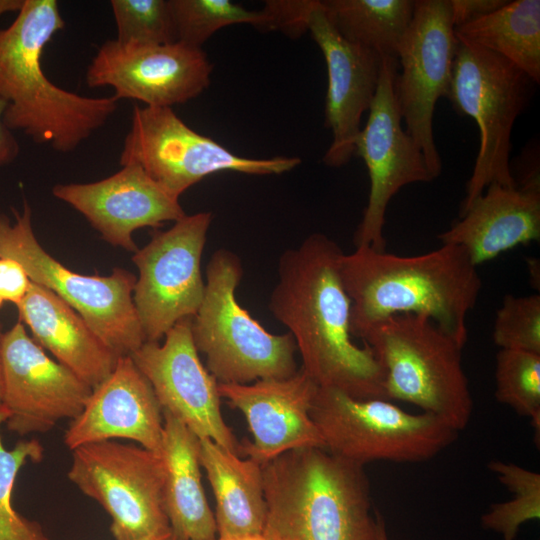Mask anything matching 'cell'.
<instances>
[{"label": "cell", "instance_id": "obj_1", "mask_svg": "<svg viewBox=\"0 0 540 540\" xmlns=\"http://www.w3.org/2000/svg\"><path fill=\"white\" fill-rule=\"evenodd\" d=\"M343 254L321 233L284 251L269 311L288 328L301 369L318 387L358 399H386L380 363L367 345L360 347L352 340V303L340 274Z\"/></svg>", "mask_w": 540, "mask_h": 540}, {"label": "cell", "instance_id": "obj_2", "mask_svg": "<svg viewBox=\"0 0 540 540\" xmlns=\"http://www.w3.org/2000/svg\"><path fill=\"white\" fill-rule=\"evenodd\" d=\"M341 280L351 306V334L398 314L432 320L464 347L467 316L482 288L477 267L457 245L416 256L357 247L343 254Z\"/></svg>", "mask_w": 540, "mask_h": 540}, {"label": "cell", "instance_id": "obj_3", "mask_svg": "<svg viewBox=\"0 0 540 540\" xmlns=\"http://www.w3.org/2000/svg\"><path fill=\"white\" fill-rule=\"evenodd\" d=\"M65 27L55 0H25L15 20L0 29V97L4 122L61 153L76 149L118 108V99L86 97L65 90L45 75L41 58Z\"/></svg>", "mask_w": 540, "mask_h": 540}, {"label": "cell", "instance_id": "obj_4", "mask_svg": "<svg viewBox=\"0 0 540 540\" xmlns=\"http://www.w3.org/2000/svg\"><path fill=\"white\" fill-rule=\"evenodd\" d=\"M269 540H379L364 466L324 448L296 449L262 465Z\"/></svg>", "mask_w": 540, "mask_h": 540}, {"label": "cell", "instance_id": "obj_5", "mask_svg": "<svg viewBox=\"0 0 540 540\" xmlns=\"http://www.w3.org/2000/svg\"><path fill=\"white\" fill-rule=\"evenodd\" d=\"M384 371L387 400L435 415L457 432L467 427L473 399L461 346L425 316L398 314L376 321L356 336Z\"/></svg>", "mask_w": 540, "mask_h": 540}, {"label": "cell", "instance_id": "obj_6", "mask_svg": "<svg viewBox=\"0 0 540 540\" xmlns=\"http://www.w3.org/2000/svg\"><path fill=\"white\" fill-rule=\"evenodd\" d=\"M243 275L238 255L221 248L206 268L202 303L191 319L194 345L206 368L222 384L281 379L297 371L292 335L268 332L236 298Z\"/></svg>", "mask_w": 540, "mask_h": 540}, {"label": "cell", "instance_id": "obj_7", "mask_svg": "<svg viewBox=\"0 0 540 540\" xmlns=\"http://www.w3.org/2000/svg\"><path fill=\"white\" fill-rule=\"evenodd\" d=\"M536 83L520 68L491 51L459 43L446 98L461 115L471 117L480 134L479 150L466 194L463 215L492 183L516 186L511 174V134Z\"/></svg>", "mask_w": 540, "mask_h": 540}, {"label": "cell", "instance_id": "obj_8", "mask_svg": "<svg viewBox=\"0 0 540 540\" xmlns=\"http://www.w3.org/2000/svg\"><path fill=\"white\" fill-rule=\"evenodd\" d=\"M310 414L324 448L362 466L427 461L458 434L435 415L409 413L387 399H358L331 388H318Z\"/></svg>", "mask_w": 540, "mask_h": 540}, {"label": "cell", "instance_id": "obj_9", "mask_svg": "<svg viewBox=\"0 0 540 540\" xmlns=\"http://www.w3.org/2000/svg\"><path fill=\"white\" fill-rule=\"evenodd\" d=\"M15 222L0 212V257L19 262L31 282L44 286L74 309L117 355L130 356L146 337L133 302L131 272L115 268L109 276H87L63 266L34 235L31 208L13 210Z\"/></svg>", "mask_w": 540, "mask_h": 540}, {"label": "cell", "instance_id": "obj_10", "mask_svg": "<svg viewBox=\"0 0 540 540\" xmlns=\"http://www.w3.org/2000/svg\"><path fill=\"white\" fill-rule=\"evenodd\" d=\"M301 163L299 157L250 158L237 155L190 128L172 107L135 105L120 153L121 166L135 164L180 198L205 177L223 171L278 175Z\"/></svg>", "mask_w": 540, "mask_h": 540}, {"label": "cell", "instance_id": "obj_11", "mask_svg": "<svg viewBox=\"0 0 540 540\" xmlns=\"http://www.w3.org/2000/svg\"><path fill=\"white\" fill-rule=\"evenodd\" d=\"M68 478L110 515L115 540H139L170 530L159 454L114 440L82 445L73 450Z\"/></svg>", "mask_w": 540, "mask_h": 540}, {"label": "cell", "instance_id": "obj_12", "mask_svg": "<svg viewBox=\"0 0 540 540\" xmlns=\"http://www.w3.org/2000/svg\"><path fill=\"white\" fill-rule=\"evenodd\" d=\"M211 212L185 215L166 231H155L132 260L139 276L133 302L146 341L159 342L179 321L193 318L205 291L201 257Z\"/></svg>", "mask_w": 540, "mask_h": 540}, {"label": "cell", "instance_id": "obj_13", "mask_svg": "<svg viewBox=\"0 0 540 540\" xmlns=\"http://www.w3.org/2000/svg\"><path fill=\"white\" fill-rule=\"evenodd\" d=\"M458 44L449 0L414 1L398 51L395 95L405 130L435 179L442 172V160L433 134L434 110L438 99L448 95Z\"/></svg>", "mask_w": 540, "mask_h": 540}, {"label": "cell", "instance_id": "obj_14", "mask_svg": "<svg viewBox=\"0 0 540 540\" xmlns=\"http://www.w3.org/2000/svg\"><path fill=\"white\" fill-rule=\"evenodd\" d=\"M397 58L383 56L378 86L368 110V119L355 142V155L366 165L370 191L356 232L357 247L384 251L385 215L390 200L404 186L431 182L424 155L402 125L395 95Z\"/></svg>", "mask_w": 540, "mask_h": 540}, {"label": "cell", "instance_id": "obj_15", "mask_svg": "<svg viewBox=\"0 0 540 540\" xmlns=\"http://www.w3.org/2000/svg\"><path fill=\"white\" fill-rule=\"evenodd\" d=\"M191 319L176 323L163 344L146 341L130 357L151 384L162 412L179 419L199 439L241 456V444L222 416L218 382L194 345Z\"/></svg>", "mask_w": 540, "mask_h": 540}, {"label": "cell", "instance_id": "obj_16", "mask_svg": "<svg viewBox=\"0 0 540 540\" xmlns=\"http://www.w3.org/2000/svg\"><path fill=\"white\" fill-rule=\"evenodd\" d=\"M213 66L202 48L183 42L139 45L108 40L86 72L89 87L109 86L118 100L151 107H172L200 95L210 84Z\"/></svg>", "mask_w": 540, "mask_h": 540}, {"label": "cell", "instance_id": "obj_17", "mask_svg": "<svg viewBox=\"0 0 540 540\" xmlns=\"http://www.w3.org/2000/svg\"><path fill=\"white\" fill-rule=\"evenodd\" d=\"M2 397L7 428L21 436L44 433L76 418L92 392L73 371L46 355L21 322L3 334Z\"/></svg>", "mask_w": 540, "mask_h": 540}, {"label": "cell", "instance_id": "obj_18", "mask_svg": "<svg viewBox=\"0 0 540 540\" xmlns=\"http://www.w3.org/2000/svg\"><path fill=\"white\" fill-rule=\"evenodd\" d=\"M318 388L301 368L287 378L218 383L220 397L244 415L252 434L240 443L241 456L264 465L292 450L324 448L310 414Z\"/></svg>", "mask_w": 540, "mask_h": 540}, {"label": "cell", "instance_id": "obj_19", "mask_svg": "<svg viewBox=\"0 0 540 540\" xmlns=\"http://www.w3.org/2000/svg\"><path fill=\"white\" fill-rule=\"evenodd\" d=\"M307 29L327 67L325 127L331 130L332 141L323 163L337 168L355 155L361 118L375 96L383 56L344 39L327 18L320 0L309 14Z\"/></svg>", "mask_w": 540, "mask_h": 540}, {"label": "cell", "instance_id": "obj_20", "mask_svg": "<svg viewBox=\"0 0 540 540\" xmlns=\"http://www.w3.org/2000/svg\"><path fill=\"white\" fill-rule=\"evenodd\" d=\"M52 194L80 212L105 241L133 253L136 230L186 215L179 198L135 164L99 181L58 184Z\"/></svg>", "mask_w": 540, "mask_h": 540}, {"label": "cell", "instance_id": "obj_21", "mask_svg": "<svg viewBox=\"0 0 540 540\" xmlns=\"http://www.w3.org/2000/svg\"><path fill=\"white\" fill-rule=\"evenodd\" d=\"M163 412L147 378L132 358L120 356L110 375L92 389L82 412L64 434L74 450L82 445L129 439L161 456Z\"/></svg>", "mask_w": 540, "mask_h": 540}, {"label": "cell", "instance_id": "obj_22", "mask_svg": "<svg viewBox=\"0 0 540 540\" xmlns=\"http://www.w3.org/2000/svg\"><path fill=\"white\" fill-rule=\"evenodd\" d=\"M450 229L442 244L462 247L476 267L540 239V182L490 184Z\"/></svg>", "mask_w": 540, "mask_h": 540}, {"label": "cell", "instance_id": "obj_23", "mask_svg": "<svg viewBox=\"0 0 540 540\" xmlns=\"http://www.w3.org/2000/svg\"><path fill=\"white\" fill-rule=\"evenodd\" d=\"M16 307L19 319L28 325L37 343L92 389L115 368L119 356L49 289L31 282Z\"/></svg>", "mask_w": 540, "mask_h": 540}, {"label": "cell", "instance_id": "obj_24", "mask_svg": "<svg viewBox=\"0 0 540 540\" xmlns=\"http://www.w3.org/2000/svg\"><path fill=\"white\" fill-rule=\"evenodd\" d=\"M161 457L164 506L175 540H215L217 527L202 485L200 439L179 419L163 412Z\"/></svg>", "mask_w": 540, "mask_h": 540}, {"label": "cell", "instance_id": "obj_25", "mask_svg": "<svg viewBox=\"0 0 540 540\" xmlns=\"http://www.w3.org/2000/svg\"><path fill=\"white\" fill-rule=\"evenodd\" d=\"M200 464L214 493L217 537L262 533L267 505L262 465L210 439H200Z\"/></svg>", "mask_w": 540, "mask_h": 540}, {"label": "cell", "instance_id": "obj_26", "mask_svg": "<svg viewBox=\"0 0 540 540\" xmlns=\"http://www.w3.org/2000/svg\"><path fill=\"white\" fill-rule=\"evenodd\" d=\"M459 43L496 53L540 83V1H507L494 12L454 28Z\"/></svg>", "mask_w": 540, "mask_h": 540}, {"label": "cell", "instance_id": "obj_27", "mask_svg": "<svg viewBox=\"0 0 540 540\" xmlns=\"http://www.w3.org/2000/svg\"><path fill=\"white\" fill-rule=\"evenodd\" d=\"M325 14L347 41L397 58L412 20V0H323Z\"/></svg>", "mask_w": 540, "mask_h": 540}, {"label": "cell", "instance_id": "obj_28", "mask_svg": "<svg viewBox=\"0 0 540 540\" xmlns=\"http://www.w3.org/2000/svg\"><path fill=\"white\" fill-rule=\"evenodd\" d=\"M491 472L513 494L504 502L493 503L481 517L485 529L514 540L524 523L540 518V474L515 463L492 460Z\"/></svg>", "mask_w": 540, "mask_h": 540}, {"label": "cell", "instance_id": "obj_29", "mask_svg": "<svg viewBox=\"0 0 540 540\" xmlns=\"http://www.w3.org/2000/svg\"><path fill=\"white\" fill-rule=\"evenodd\" d=\"M177 41L201 48L218 30L234 24H249L272 30L270 16L263 9L248 10L229 0H169Z\"/></svg>", "mask_w": 540, "mask_h": 540}, {"label": "cell", "instance_id": "obj_30", "mask_svg": "<svg viewBox=\"0 0 540 540\" xmlns=\"http://www.w3.org/2000/svg\"><path fill=\"white\" fill-rule=\"evenodd\" d=\"M495 398L529 418L539 441L540 354L500 349L495 364Z\"/></svg>", "mask_w": 540, "mask_h": 540}, {"label": "cell", "instance_id": "obj_31", "mask_svg": "<svg viewBox=\"0 0 540 540\" xmlns=\"http://www.w3.org/2000/svg\"><path fill=\"white\" fill-rule=\"evenodd\" d=\"M8 413L0 404V428ZM43 447L38 440H21L8 450L0 435V540H49L41 525L20 515L13 507L12 492L21 467L27 462H39Z\"/></svg>", "mask_w": 540, "mask_h": 540}, {"label": "cell", "instance_id": "obj_32", "mask_svg": "<svg viewBox=\"0 0 540 540\" xmlns=\"http://www.w3.org/2000/svg\"><path fill=\"white\" fill-rule=\"evenodd\" d=\"M116 41L160 45L177 41L169 0H112Z\"/></svg>", "mask_w": 540, "mask_h": 540}, {"label": "cell", "instance_id": "obj_33", "mask_svg": "<svg viewBox=\"0 0 540 540\" xmlns=\"http://www.w3.org/2000/svg\"><path fill=\"white\" fill-rule=\"evenodd\" d=\"M492 338L500 349L540 354V295H505L496 312Z\"/></svg>", "mask_w": 540, "mask_h": 540}, {"label": "cell", "instance_id": "obj_34", "mask_svg": "<svg viewBox=\"0 0 540 540\" xmlns=\"http://www.w3.org/2000/svg\"><path fill=\"white\" fill-rule=\"evenodd\" d=\"M317 0H270L263 10L272 21V30H280L291 37H299L306 31L308 17Z\"/></svg>", "mask_w": 540, "mask_h": 540}, {"label": "cell", "instance_id": "obj_35", "mask_svg": "<svg viewBox=\"0 0 540 540\" xmlns=\"http://www.w3.org/2000/svg\"><path fill=\"white\" fill-rule=\"evenodd\" d=\"M30 283L28 274L19 262L0 257V306L4 302L17 305L26 295Z\"/></svg>", "mask_w": 540, "mask_h": 540}, {"label": "cell", "instance_id": "obj_36", "mask_svg": "<svg viewBox=\"0 0 540 540\" xmlns=\"http://www.w3.org/2000/svg\"><path fill=\"white\" fill-rule=\"evenodd\" d=\"M455 27L480 19L507 3L506 0H449Z\"/></svg>", "mask_w": 540, "mask_h": 540}, {"label": "cell", "instance_id": "obj_37", "mask_svg": "<svg viewBox=\"0 0 540 540\" xmlns=\"http://www.w3.org/2000/svg\"><path fill=\"white\" fill-rule=\"evenodd\" d=\"M7 106V101L0 97V166L13 162L20 152L16 137L4 122Z\"/></svg>", "mask_w": 540, "mask_h": 540}, {"label": "cell", "instance_id": "obj_38", "mask_svg": "<svg viewBox=\"0 0 540 540\" xmlns=\"http://www.w3.org/2000/svg\"><path fill=\"white\" fill-rule=\"evenodd\" d=\"M25 0H0V17L6 13L19 12Z\"/></svg>", "mask_w": 540, "mask_h": 540}, {"label": "cell", "instance_id": "obj_39", "mask_svg": "<svg viewBox=\"0 0 540 540\" xmlns=\"http://www.w3.org/2000/svg\"><path fill=\"white\" fill-rule=\"evenodd\" d=\"M215 540H269L268 537L262 533L255 534H243L236 536L217 537Z\"/></svg>", "mask_w": 540, "mask_h": 540}, {"label": "cell", "instance_id": "obj_40", "mask_svg": "<svg viewBox=\"0 0 540 540\" xmlns=\"http://www.w3.org/2000/svg\"><path fill=\"white\" fill-rule=\"evenodd\" d=\"M139 540H175V538H174L171 530H169V531H166V532L150 535V536H147V537L139 539Z\"/></svg>", "mask_w": 540, "mask_h": 540}, {"label": "cell", "instance_id": "obj_41", "mask_svg": "<svg viewBox=\"0 0 540 540\" xmlns=\"http://www.w3.org/2000/svg\"><path fill=\"white\" fill-rule=\"evenodd\" d=\"M379 540H390L386 530L385 522L381 515L379 518Z\"/></svg>", "mask_w": 540, "mask_h": 540}, {"label": "cell", "instance_id": "obj_42", "mask_svg": "<svg viewBox=\"0 0 540 540\" xmlns=\"http://www.w3.org/2000/svg\"><path fill=\"white\" fill-rule=\"evenodd\" d=\"M3 332H2V326H1V323H0V404H1V397H2V362H1V345H2V337H3Z\"/></svg>", "mask_w": 540, "mask_h": 540}]
</instances>
